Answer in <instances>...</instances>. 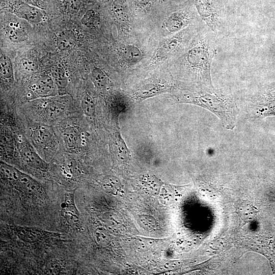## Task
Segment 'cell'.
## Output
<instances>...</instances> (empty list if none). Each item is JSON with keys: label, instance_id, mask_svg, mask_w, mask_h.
Segmentation results:
<instances>
[{"label": "cell", "instance_id": "obj_1", "mask_svg": "<svg viewBox=\"0 0 275 275\" xmlns=\"http://www.w3.org/2000/svg\"><path fill=\"white\" fill-rule=\"evenodd\" d=\"M218 38L205 24L197 32L180 60L185 76L194 83L214 88L211 66L217 52Z\"/></svg>", "mask_w": 275, "mask_h": 275}, {"label": "cell", "instance_id": "obj_2", "mask_svg": "<svg viewBox=\"0 0 275 275\" xmlns=\"http://www.w3.org/2000/svg\"><path fill=\"white\" fill-rule=\"evenodd\" d=\"M175 96L176 103L191 104L208 110L219 119L225 129L232 130L235 127L238 106L234 97L227 91L196 84L176 93Z\"/></svg>", "mask_w": 275, "mask_h": 275}, {"label": "cell", "instance_id": "obj_3", "mask_svg": "<svg viewBox=\"0 0 275 275\" xmlns=\"http://www.w3.org/2000/svg\"><path fill=\"white\" fill-rule=\"evenodd\" d=\"M199 27L189 26L163 40L157 47L151 61L153 64L162 61L181 50H185L197 32Z\"/></svg>", "mask_w": 275, "mask_h": 275}, {"label": "cell", "instance_id": "obj_4", "mask_svg": "<svg viewBox=\"0 0 275 275\" xmlns=\"http://www.w3.org/2000/svg\"><path fill=\"white\" fill-rule=\"evenodd\" d=\"M190 82L167 80L147 82L138 87L132 93V99L141 101L165 92L177 93L188 89Z\"/></svg>", "mask_w": 275, "mask_h": 275}, {"label": "cell", "instance_id": "obj_5", "mask_svg": "<svg viewBox=\"0 0 275 275\" xmlns=\"http://www.w3.org/2000/svg\"><path fill=\"white\" fill-rule=\"evenodd\" d=\"M1 172L18 189L27 195H38L41 191V186L39 183L11 166L1 163Z\"/></svg>", "mask_w": 275, "mask_h": 275}, {"label": "cell", "instance_id": "obj_6", "mask_svg": "<svg viewBox=\"0 0 275 275\" xmlns=\"http://www.w3.org/2000/svg\"><path fill=\"white\" fill-rule=\"evenodd\" d=\"M7 7L19 17L32 23H39L44 18L43 13L40 8L23 0H8Z\"/></svg>", "mask_w": 275, "mask_h": 275}, {"label": "cell", "instance_id": "obj_7", "mask_svg": "<svg viewBox=\"0 0 275 275\" xmlns=\"http://www.w3.org/2000/svg\"><path fill=\"white\" fill-rule=\"evenodd\" d=\"M195 16L187 10H180L172 13L163 22L164 28L170 33H176L189 26Z\"/></svg>", "mask_w": 275, "mask_h": 275}, {"label": "cell", "instance_id": "obj_8", "mask_svg": "<svg viewBox=\"0 0 275 275\" xmlns=\"http://www.w3.org/2000/svg\"><path fill=\"white\" fill-rule=\"evenodd\" d=\"M61 216L65 223L71 227L79 224V212L75 205L74 193H67L64 202L61 204Z\"/></svg>", "mask_w": 275, "mask_h": 275}, {"label": "cell", "instance_id": "obj_9", "mask_svg": "<svg viewBox=\"0 0 275 275\" xmlns=\"http://www.w3.org/2000/svg\"><path fill=\"white\" fill-rule=\"evenodd\" d=\"M57 86L51 76H40L31 86V94L34 97H44L55 95Z\"/></svg>", "mask_w": 275, "mask_h": 275}, {"label": "cell", "instance_id": "obj_10", "mask_svg": "<svg viewBox=\"0 0 275 275\" xmlns=\"http://www.w3.org/2000/svg\"><path fill=\"white\" fill-rule=\"evenodd\" d=\"M19 153L22 161L30 167L43 171L48 170V164L27 144H22L19 149Z\"/></svg>", "mask_w": 275, "mask_h": 275}, {"label": "cell", "instance_id": "obj_11", "mask_svg": "<svg viewBox=\"0 0 275 275\" xmlns=\"http://www.w3.org/2000/svg\"><path fill=\"white\" fill-rule=\"evenodd\" d=\"M121 57L125 63L133 65L140 62L144 53L140 48L134 45H125L120 50Z\"/></svg>", "mask_w": 275, "mask_h": 275}, {"label": "cell", "instance_id": "obj_12", "mask_svg": "<svg viewBox=\"0 0 275 275\" xmlns=\"http://www.w3.org/2000/svg\"><path fill=\"white\" fill-rule=\"evenodd\" d=\"M76 37L74 32L67 30L60 32L56 37V45L61 51H67L75 45Z\"/></svg>", "mask_w": 275, "mask_h": 275}, {"label": "cell", "instance_id": "obj_13", "mask_svg": "<svg viewBox=\"0 0 275 275\" xmlns=\"http://www.w3.org/2000/svg\"><path fill=\"white\" fill-rule=\"evenodd\" d=\"M15 232L18 237L28 242H35L41 239L45 233L36 228L24 227H17L15 228Z\"/></svg>", "mask_w": 275, "mask_h": 275}, {"label": "cell", "instance_id": "obj_14", "mask_svg": "<svg viewBox=\"0 0 275 275\" xmlns=\"http://www.w3.org/2000/svg\"><path fill=\"white\" fill-rule=\"evenodd\" d=\"M65 111L64 104L56 101L46 103L42 109L43 115L49 119H54L60 117L63 115Z\"/></svg>", "mask_w": 275, "mask_h": 275}, {"label": "cell", "instance_id": "obj_15", "mask_svg": "<svg viewBox=\"0 0 275 275\" xmlns=\"http://www.w3.org/2000/svg\"><path fill=\"white\" fill-rule=\"evenodd\" d=\"M91 78L95 87L99 90H105L109 86V82L108 77L99 68L96 67L92 70Z\"/></svg>", "mask_w": 275, "mask_h": 275}, {"label": "cell", "instance_id": "obj_16", "mask_svg": "<svg viewBox=\"0 0 275 275\" xmlns=\"http://www.w3.org/2000/svg\"><path fill=\"white\" fill-rule=\"evenodd\" d=\"M62 138L65 146L70 149H75L78 141L79 134L77 128L68 126L62 132Z\"/></svg>", "mask_w": 275, "mask_h": 275}, {"label": "cell", "instance_id": "obj_17", "mask_svg": "<svg viewBox=\"0 0 275 275\" xmlns=\"http://www.w3.org/2000/svg\"><path fill=\"white\" fill-rule=\"evenodd\" d=\"M33 138L35 142L42 146L47 145L52 140L51 130L45 127H39L33 131Z\"/></svg>", "mask_w": 275, "mask_h": 275}, {"label": "cell", "instance_id": "obj_18", "mask_svg": "<svg viewBox=\"0 0 275 275\" xmlns=\"http://www.w3.org/2000/svg\"><path fill=\"white\" fill-rule=\"evenodd\" d=\"M51 77L57 87L60 89H65L68 82V79L64 70L57 65H54L51 69Z\"/></svg>", "mask_w": 275, "mask_h": 275}, {"label": "cell", "instance_id": "obj_19", "mask_svg": "<svg viewBox=\"0 0 275 275\" xmlns=\"http://www.w3.org/2000/svg\"><path fill=\"white\" fill-rule=\"evenodd\" d=\"M112 11L116 19L120 23L126 24L128 21L125 8L121 0H115L112 5Z\"/></svg>", "mask_w": 275, "mask_h": 275}, {"label": "cell", "instance_id": "obj_20", "mask_svg": "<svg viewBox=\"0 0 275 275\" xmlns=\"http://www.w3.org/2000/svg\"><path fill=\"white\" fill-rule=\"evenodd\" d=\"M102 186L104 189L109 194L116 195L121 189V184L117 177L107 176L103 179Z\"/></svg>", "mask_w": 275, "mask_h": 275}, {"label": "cell", "instance_id": "obj_21", "mask_svg": "<svg viewBox=\"0 0 275 275\" xmlns=\"http://www.w3.org/2000/svg\"><path fill=\"white\" fill-rule=\"evenodd\" d=\"M0 71L1 76L5 79H11L13 77V69L10 58L5 55L0 58Z\"/></svg>", "mask_w": 275, "mask_h": 275}, {"label": "cell", "instance_id": "obj_22", "mask_svg": "<svg viewBox=\"0 0 275 275\" xmlns=\"http://www.w3.org/2000/svg\"><path fill=\"white\" fill-rule=\"evenodd\" d=\"M81 106L84 113L88 117L95 116V106L93 99L88 94H85L81 99Z\"/></svg>", "mask_w": 275, "mask_h": 275}, {"label": "cell", "instance_id": "obj_23", "mask_svg": "<svg viewBox=\"0 0 275 275\" xmlns=\"http://www.w3.org/2000/svg\"><path fill=\"white\" fill-rule=\"evenodd\" d=\"M81 22L87 28L95 27L98 22V15L94 10H89L83 15Z\"/></svg>", "mask_w": 275, "mask_h": 275}, {"label": "cell", "instance_id": "obj_24", "mask_svg": "<svg viewBox=\"0 0 275 275\" xmlns=\"http://www.w3.org/2000/svg\"><path fill=\"white\" fill-rule=\"evenodd\" d=\"M94 236L96 242L102 246H106L111 242V236L103 228H97L94 232Z\"/></svg>", "mask_w": 275, "mask_h": 275}, {"label": "cell", "instance_id": "obj_25", "mask_svg": "<svg viewBox=\"0 0 275 275\" xmlns=\"http://www.w3.org/2000/svg\"><path fill=\"white\" fill-rule=\"evenodd\" d=\"M8 37L13 42H19L25 39V34L24 30L18 26H10L8 30Z\"/></svg>", "mask_w": 275, "mask_h": 275}, {"label": "cell", "instance_id": "obj_26", "mask_svg": "<svg viewBox=\"0 0 275 275\" xmlns=\"http://www.w3.org/2000/svg\"><path fill=\"white\" fill-rule=\"evenodd\" d=\"M61 2L65 11L71 14L77 13L81 5L80 0H61Z\"/></svg>", "mask_w": 275, "mask_h": 275}, {"label": "cell", "instance_id": "obj_27", "mask_svg": "<svg viewBox=\"0 0 275 275\" xmlns=\"http://www.w3.org/2000/svg\"><path fill=\"white\" fill-rule=\"evenodd\" d=\"M239 211L241 216L244 218L249 219V217H253V210L248 204L242 203L241 204L239 208Z\"/></svg>", "mask_w": 275, "mask_h": 275}, {"label": "cell", "instance_id": "obj_28", "mask_svg": "<svg viewBox=\"0 0 275 275\" xmlns=\"http://www.w3.org/2000/svg\"><path fill=\"white\" fill-rule=\"evenodd\" d=\"M20 67L22 71L26 73H31L36 69L35 65L28 60H22L20 62Z\"/></svg>", "mask_w": 275, "mask_h": 275}]
</instances>
